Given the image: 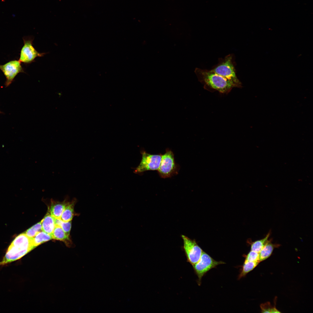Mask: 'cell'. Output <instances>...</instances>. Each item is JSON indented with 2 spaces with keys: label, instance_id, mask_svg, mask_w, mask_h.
<instances>
[{
  "label": "cell",
  "instance_id": "44dd1931",
  "mask_svg": "<svg viewBox=\"0 0 313 313\" xmlns=\"http://www.w3.org/2000/svg\"><path fill=\"white\" fill-rule=\"evenodd\" d=\"M245 261H252V262H259V253L251 250L249 253L245 256Z\"/></svg>",
  "mask_w": 313,
  "mask_h": 313
},
{
  "label": "cell",
  "instance_id": "52a82bcc",
  "mask_svg": "<svg viewBox=\"0 0 313 313\" xmlns=\"http://www.w3.org/2000/svg\"><path fill=\"white\" fill-rule=\"evenodd\" d=\"M141 161L139 165L135 168L134 171V173L138 174L148 170H157L162 155L150 154L144 150L141 151Z\"/></svg>",
  "mask_w": 313,
  "mask_h": 313
},
{
  "label": "cell",
  "instance_id": "2e32d148",
  "mask_svg": "<svg viewBox=\"0 0 313 313\" xmlns=\"http://www.w3.org/2000/svg\"><path fill=\"white\" fill-rule=\"evenodd\" d=\"M74 204L72 203L66 204L60 218L63 221L68 222L72 220L73 215Z\"/></svg>",
  "mask_w": 313,
  "mask_h": 313
},
{
  "label": "cell",
  "instance_id": "8992f818",
  "mask_svg": "<svg viewBox=\"0 0 313 313\" xmlns=\"http://www.w3.org/2000/svg\"><path fill=\"white\" fill-rule=\"evenodd\" d=\"M24 45L20 51L19 60L25 64H30L35 61L37 57H42L45 53L38 52L33 46L32 37H24L23 38Z\"/></svg>",
  "mask_w": 313,
  "mask_h": 313
},
{
  "label": "cell",
  "instance_id": "4fadbf2b",
  "mask_svg": "<svg viewBox=\"0 0 313 313\" xmlns=\"http://www.w3.org/2000/svg\"><path fill=\"white\" fill-rule=\"evenodd\" d=\"M52 239V237L51 235L41 231L38 233L33 238V243L34 247L35 248L40 244Z\"/></svg>",
  "mask_w": 313,
  "mask_h": 313
},
{
  "label": "cell",
  "instance_id": "277c9868",
  "mask_svg": "<svg viewBox=\"0 0 313 313\" xmlns=\"http://www.w3.org/2000/svg\"><path fill=\"white\" fill-rule=\"evenodd\" d=\"M178 167L176 163L173 152L167 149L166 152L162 155L161 161L157 170L160 177L163 178L170 177L178 173Z\"/></svg>",
  "mask_w": 313,
  "mask_h": 313
},
{
  "label": "cell",
  "instance_id": "6da1fadb",
  "mask_svg": "<svg viewBox=\"0 0 313 313\" xmlns=\"http://www.w3.org/2000/svg\"><path fill=\"white\" fill-rule=\"evenodd\" d=\"M33 238L28 237L25 233L16 237L9 246L0 265H3L18 260L35 248Z\"/></svg>",
  "mask_w": 313,
  "mask_h": 313
},
{
  "label": "cell",
  "instance_id": "30bf717a",
  "mask_svg": "<svg viewBox=\"0 0 313 313\" xmlns=\"http://www.w3.org/2000/svg\"><path fill=\"white\" fill-rule=\"evenodd\" d=\"M279 244H274L271 240L268 242L259 252V261L260 262L269 258L272 254L274 249L280 246Z\"/></svg>",
  "mask_w": 313,
  "mask_h": 313
},
{
  "label": "cell",
  "instance_id": "e0dca14e",
  "mask_svg": "<svg viewBox=\"0 0 313 313\" xmlns=\"http://www.w3.org/2000/svg\"><path fill=\"white\" fill-rule=\"evenodd\" d=\"M52 239L62 241L69 240V236L64 232L60 226H55L53 231L51 234Z\"/></svg>",
  "mask_w": 313,
  "mask_h": 313
},
{
  "label": "cell",
  "instance_id": "ba28073f",
  "mask_svg": "<svg viewBox=\"0 0 313 313\" xmlns=\"http://www.w3.org/2000/svg\"><path fill=\"white\" fill-rule=\"evenodd\" d=\"M181 236L187 261L193 266L198 261L203 251L194 240L184 235Z\"/></svg>",
  "mask_w": 313,
  "mask_h": 313
},
{
  "label": "cell",
  "instance_id": "d6986e66",
  "mask_svg": "<svg viewBox=\"0 0 313 313\" xmlns=\"http://www.w3.org/2000/svg\"><path fill=\"white\" fill-rule=\"evenodd\" d=\"M42 231L41 224L40 222L28 229L25 233L28 237L33 238L38 233Z\"/></svg>",
  "mask_w": 313,
  "mask_h": 313
},
{
  "label": "cell",
  "instance_id": "9c48e42d",
  "mask_svg": "<svg viewBox=\"0 0 313 313\" xmlns=\"http://www.w3.org/2000/svg\"><path fill=\"white\" fill-rule=\"evenodd\" d=\"M21 62L18 60H13L3 65H0V70L5 76V83L6 87L9 86L14 81L16 76L19 73L24 72Z\"/></svg>",
  "mask_w": 313,
  "mask_h": 313
},
{
  "label": "cell",
  "instance_id": "ac0fdd59",
  "mask_svg": "<svg viewBox=\"0 0 313 313\" xmlns=\"http://www.w3.org/2000/svg\"><path fill=\"white\" fill-rule=\"evenodd\" d=\"M54 219L55 226L60 227L66 234L69 236L71 226V221L64 222L61 219L55 218Z\"/></svg>",
  "mask_w": 313,
  "mask_h": 313
},
{
  "label": "cell",
  "instance_id": "7c38bea8",
  "mask_svg": "<svg viewBox=\"0 0 313 313\" xmlns=\"http://www.w3.org/2000/svg\"><path fill=\"white\" fill-rule=\"evenodd\" d=\"M65 205L64 202H53L50 209V214L55 218L60 219Z\"/></svg>",
  "mask_w": 313,
  "mask_h": 313
},
{
  "label": "cell",
  "instance_id": "ffe728a7",
  "mask_svg": "<svg viewBox=\"0 0 313 313\" xmlns=\"http://www.w3.org/2000/svg\"><path fill=\"white\" fill-rule=\"evenodd\" d=\"M262 313H280L275 306H272L269 302L262 303L260 306Z\"/></svg>",
  "mask_w": 313,
  "mask_h": 313
},
{
  "label": "cell",
  "instance_id": "7a4b0ae2",
  "mask_svg": "<svg viewBox=\"0 0 313 313\" xmlns=\"http://www.w3.org/2000/svg\"><path fill=\"white\" fill-rule=\"evenodd\" d=\"M195 72L199 80L205 85L220 92H228L234 87L227 79L210 70L197 68Z\"/></svg>",
  "mask_w": 313,
  "mask_h": 313
},
{
  "label": "cell",
  "instance_id": "3957f363",
  "mask_svg": "<svg viewBox=\"0 0 313 313\" xmlns=\"http://www.w3.org/2000/svg\"><path fill=\"white\" fill-rule=\"evenodd\" d=\"M210 70L227 79L234 87H241V82L236 76L232 54L219 59L218 63Z\"/></svg>",
  "mask_w": 313,
  "mask_h": 313
},
{
  "label": "cell",
  "instance_id": "5bb4252c",
  "mask_svg": "<svg viewBox=\"0 0 313 313\" xmlns=\"http://www.w3.org/2000/svg\"><path fill=\"white\" fill-rule=\"evenodd\" d=\"M260 263L259 262H252L245 261L241 266L240 274L238 276L239 279L245 276L248 273L254 269Z\"/></svg>",
  "mask_w": 313,
  "mask_h": 313
},
{
  "label": "cell",
  "instance_id": "9a60e30c",
  "mask_svg": "<svg viewBox=\"0 0 313 313\" xmlns=\"http://www.w3.org/2000/svg\"><path fill=\"white\" fill-rule=\"evenodd\" d=\"M270 234V232H269L263 238L252 242L251 250L259 253L268 242Z\"/></svg>",
  "mask_w": 313,
  "mask_h": 313
},
{
  "label": "cell",
  "instance_id": "8fae6325",
  "mask_svg": "<svg viewBox=\"0 0 313 313\" xmlns=\"http://www.w3.org/2000/svg\"><path fill=\"white\" fill-rule=\"evenodd\" d=\"M41 222L42 230L51 235L55 227L54 218L51 214H48Z\"/></svg>",
  "mask_w": 313,
  "mask_h": 313
},
{
  "label": "cell",
  "instance_id": "5b68a950",
  "mask_svg": "<svg viewBox=\"0 0 313 313\" xmlns=\"http://www.w3.org/2000/svg\"><path fill=\"white\" fill-rule=\"evenodd\" d=\"M225 263L223 261H218L215 260L203 251L198 261L192 266L194 272L198 277L199 285H200L202 277L207 272L219 265Z\"/></svg>",
  "mask_w": 313,
  "mask_h": 313
},
{
  "label": "cell",
  "instance_id": "7402d4cb",
  "mask_svg": "<svg viewBox=\"0 0 313 313\" xmlns=\"http://www.w3.org/2000/svg\"><path fill=\"white\" fill-rule=\"evenodd\" d=\"M2 113V112L1 111H0V114Z\"/></svg>",
  "mask_w": 313,
  "mask_h": 313
}]
</instances>
